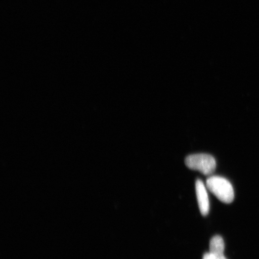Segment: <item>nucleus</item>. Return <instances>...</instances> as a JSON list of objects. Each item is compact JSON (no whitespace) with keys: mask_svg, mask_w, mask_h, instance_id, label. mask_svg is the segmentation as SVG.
<instances>
[{"mask_svg":"<svg viewBox=\"0 0 259 259\" xmlns=\"http://www.w3.org/2000/svg\"><path fill=\"white\" fill-rule=\"evenodd\" d=\"M206 187L220 201L231 203L234 199V188L226 178L212 176L206 180Z\"/></svg>","mask_w":259,"mask_h":259,"instance_id":"1","label":"nucleus"},{"mask_svg":"<svg viewBox=\"0 0 259 259\" xmlns=\"http://www.w3.org/2000/svg\"><path fill=\"white\" fill-rule=\"evenodd\" d=\"M185 163L189 169L199 171L205 176L212 174L216 168L215 158L212 155L206 154L189 155L186 158Z\"/></svg>","mask_w":259,"mask_h":259,"instance_id":"2","label":"nucleus"},{"mask_svg":"<svg viewBox=\"0 0 259 259\" xmlns=\"http://www.w3.org/2000/svg\"><path fill=\"white\" fill-rule=\"evenodd\" d=\"M196 192L200 213L202 215L206 216L209 211V200L208 192L202 180L196 181Z\"/></svg>","mask_w":259,"mask_h":259,"instance_id":"3","label":"nucleus"},{"mask_svg":"<svg viewBox=\"0 0 259 259\" xmlns=\"http://www.w3.org/2000/svg\"><path fill=\"white\" fill-rule=\"evenodd\" d=\"M225 242L221 236L217 235L210 239L209 253L214 259H227L224 255Z\"/></svg>","mask_w":259,"mask_h":259,"instance_id":"4","label":"nucleus"},{"mask_svg":"<svg viewBox=\"0 0 259 259\" xmlns=\"http://www.w3.org/2000/svg\"><path fill=\"white\" fill-rule=\"evenodd\" d=\"M203 259H214L212 256L211 254L209 253V252H207V253H205L204 254Z\"/></svg>","mask_w":259,"mask_h":259,"instance_id":"5","label":"nucleus"}]
</instances>
